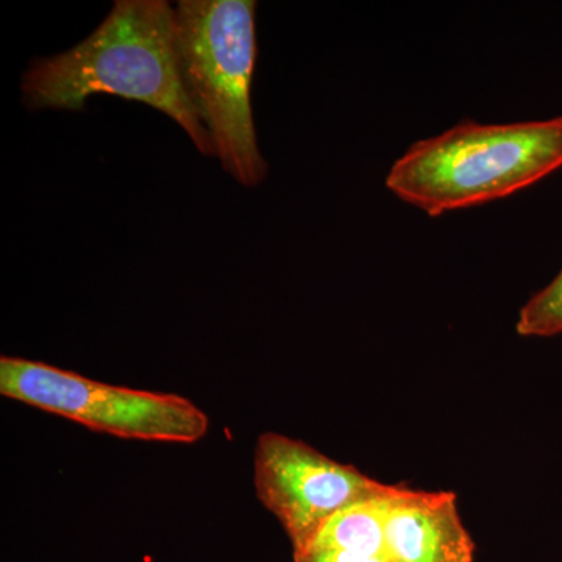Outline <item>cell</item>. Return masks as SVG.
Segmentation results:
<instances>
[{
    "label": "cell",
    "mask_w": 562,
    "mask_h": 562,
    "mask_svg": "<svg viewBox=\"0 0 562 562\" xmlns=\"http://www.w3.org/2000/svg\"><path fill=\"white\" fill-rule=\"evenodd\" d=\"M562 168V117L513 124L462 121L413 144L386 188L428 216L508 198Z\"/></svg>",
    "instance_id": "cell-2"
},
{
    "label": "cell",
    "mask_w": 562,
    "mask_h": 562,
    "mask_svg": "<svg viewBox=\"0 0 562 562\" xmlns=\"http://www.w3.org/2000/svg\"><path fill=\"white\" fill-rule=\"evenodd\" d=\"M403 486L405 484H395L390 494L357 503L336 514L303 550H342L386 560L387 514Z\"/></svg>",
    "instance_id": "cell-7"
},
{
    "label": "cell",
    "mask_w": 562,
    "mask_h": 562,
    "mask_svg": "<svg viewBox=\"0 0 562 562\" xmlns=\"http://www.w3.org/2000/svg\"><path fill=\"white\" fill-rule=\"evenodd\" d=\"M292 558H294V562H387L384 558L342 552V550L308 549L292 553Z\"/></svg>",
    "instance_id": "cell-9"
},
{
    "label": "cell",
    "mask_w": 562,
    "mask_h": 562,
    "mask_svg": "<svg viewBox=\"0 0 562 562\" xmlns=\"http://www.w3.org/2000/svg\"><path fill=\"white\" fill-rule=\"evenodd\" d=\"M475 550L454 492L402 487L387 514V562H473Z\"/></svg>",
    "instance_id": "cell-6"
},
{
    "label": "cell",
    "mask_w": 562,
    "mask_h": 562,
    "mask_svg": "<svg viewBox=\"0 0 562 562\" xmlns=\"http://www.w3.org/2000/svg\"><path fill=\"white\" fill-rule=\"evenodd\" d=\"M254 484L258 501L286 532L292 553L306 549L336 514L395 487L273 431L258 438Z\"/></svg>",
    "instance_id": "cell-5"
},
{
    "label": "cell",
    "mask_w": 562,
    "mask_h": 562,
    "mask_svg": "<svg viewBox=\"0 0 562 562\" xmlns=\"http://www.w3.org/2000/svg\"><path fill=\"white\" fill-rule=\"evenodd\" d=\"M21 91L32 110H83L95 94L146 103L176 121L205 157L216 155L184 80L176 9L165 0H117L87 40L33 61Z\"/></svg>",
    "instance_id": "cell-1"
},
{
    "label": "cell",
    "mask_w": 562,
    "mask_h": 562,
    "mask_svg": "<svg viewBox=\"0 0 562 562\" xmlns=\"http://www.w3.org/2000/svg\"><path fill=\"white\" fill-rule=\"evenodd\" d=\"M254 0H181L177 29L184 80L225 171L244 187L268 176L251 114L257 63Z\"/></svg>",
    "instance_id": "cell-3"
},
{
    "label": "cell",
    "mask_w": 562,
    "mask_h": 562,
    "mask_svg": "<svg viewBox=\"0 0 562 562\" xmlns=\"http://www.w3.org/2000/svg\"><path fill=\"white\" fill-rule=\"evenodd\" d=\"M0 394L124 439L194 443L210 428L209 416L181 395L95 382L24 358H0Z\"/></svg>",
    "instance_id": "cell-4"
},
{
    "label": "cell",
    "mask_w": 562,
    "mask_h": 562,
    "mask_svg": "<svg viewBox=\"0 0 562 562\" xmlns=\"http://www.w3.org/2000/svg\"><path fill=\"white\" fill-rule=\"evenodd\" d=\"M516 331L524 338H550L562 333V269L520 308Z\"/></svg>",
    "instance_id": "cell-8"
}]
</instances>
